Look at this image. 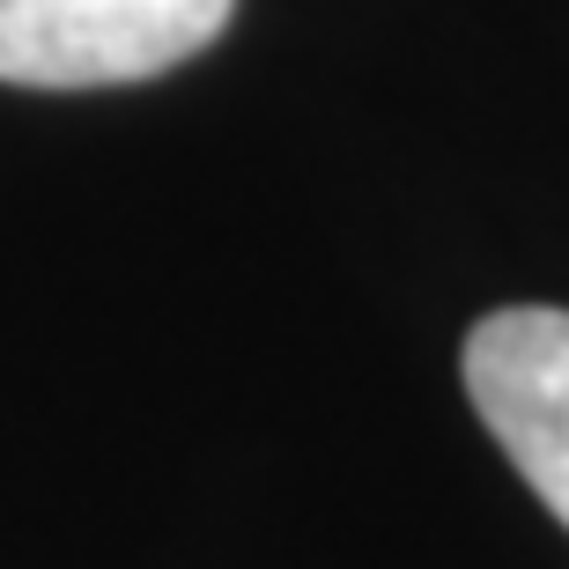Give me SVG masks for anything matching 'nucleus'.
Instances as JSON below:
<instances>
[{
	"mask_svg": "<svg viewBox=\"0 0 569 569\" xmlns=\"http://www.w3.org/2000/svg\"><path fill=\"white\" fill-rule=\"evenodd\" d=\"M466 392L526 488L569 526V311L518 303L466 333Z\"/></svg>",
	"mask_w": 569,
	"mask_h": 569,
	"instance_id": "f03ea898",
	"label": "nucleus"
},
{
	"mask_svg": "<svg viewBox=\"0 0 569 569\" xmlns=\"http://www.w3.org/2000/svg\"><path fill=\"white\" fill-rule=\"evenodd\" d=\"M237 0H0V82L111 89L186 67L230 30Z\"/></svg>",
	"mask_w": 569,
	"mask_h": 569,
	"instance_id": "f257e3e1",
	"label": "nucleus"
}]
</instances>
